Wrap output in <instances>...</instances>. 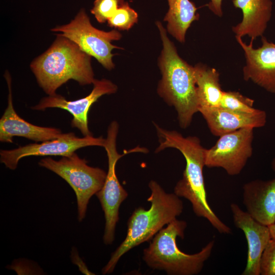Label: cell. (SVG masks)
<instances>
[{
	"label": "cell",
	"instance_id": "3957f363",
	"mask_svg": "<svg viewBox=\"0 0 275 275\" xmlns=\"http://www.w3.org/2000/svg\"><path fill=\"white\" fill-rule=\"evenodd\" d=\"M56 36L48 49L30 64L39 86L48 95H52L70 79L81 86L93 84L95 79L91 56L68 38Z\"/></svg>",
	"mask_w": 275,
	"mask_h": 275
},
{
	"label": "cell",
	"instance_id": "7a4b0ae2",
	"mask_svg": "<svg viewBox=\"0 0 275 275\" xmlns=\"http://www.w3.org/2000/svg\"><path fill=\"white\" fill-rule=\"evenodd\" d=\"M156 24L162 44L158 60L161 78L157 93L168 105L174 107L180 126L185 129L199 112L194 66L178 54L162 23L158 21Z\"/></svg>",
	"mask_w": 275,
	"mask_h": 275
},
{
	"label": "cell",
	"instance_id": "44dd1931",
	"mask_svg": "<svg viewBox=\"0 0 275 275\" xmlns=\"http://www.w3.org/2000/svg\"><path fill=\"white\" fill-rule=\"evenodd\" d=\"M138 21V14L127 2L120 7L107 21L111 28L122 31H128Z\"/></svg>",
	"mask_w": 275,
	"mask_h": 275
},
{
	"label": "cell",
	"instance_id": "7402d4cb",
	"mask_svg": "<svg viewBox=\"0 0 275 275\" xmlns=\"http://www.w3.org/2000/svg\"><path fill=\"white\" fill-rule=\"evenodd\" d=\"M124 0H95L91 12L99 23L107 21L124 4Z\"/></svg>",
	"mask_w": 275,
	"mask_h": 275
},
{
	"label": "cell",
	"instance_id": "8fae6325",
	"mask_svg": "<svg viewBox=\"0 0 275 275\" xmlns=\"http://www.w3.org/2000/svg\"><path fill=\"white\" fill-rule=\"evenodd\" d=\"M91 93L82 98L68 100L61 95L55 94L42 98L33 109L44 111L48 108H58L68 112L72 116L71 126L77 128L84 136L92 135L88 127V113L92 105L102 96L115 93L117 86L108 79H96Z\"/></svg>",
	"mask_w": 275,
	"mask_h": 275
},
{
	"label": "cell",
	"instance_id": "4fadbf2b",
	"mask_svg": "<svg viewBox=\"0 0 275 275\" xmlns=\"http://www.w3.org/2000/svg\"><path fill=\"white\" fill-rule=\"evenodd\" d=\"M230 209L235 226L243 232L248 243L246 264L241 274L260 275L261 258L271 239L269 228L257 222L237 204L231 203Z\"/></svg>",
	"mask_w": 275,
	"mask_h": 275
},
{
	"label": "cell",
	"instance_id": "7c38bea8",
	"mask_svg": "<svg viewBox=\"0 0 275 275\" xmlns=\"http://www.w3.org/2000/svg\"><path fill=\"white\" fill-rule=\"evenodd\" d=\"M243 49L246 60L243 67V79L251 80L267 92L275 94V44L262 36L261 46L253 47V41L246 44L235 37Z\"/></svg>",
	"mask_w": 275,
	"mask_h": 275
},
{
	"label": "cell",
	"instance_id": "603a6c76",
	"mask_svg": "<svg viewBox=\"0 0 275 275\" xmlns=\"http://www.w3.org/2000/svg\"><path fill=\"white\" fill-rule=\"evenodd\" d=\"M260 273L275 275V240L272 239L269 240L261 256Z\"/></svg>",
	"mask_w": 275,
	"mask_h": 275
},
{
	"label": "cell",
	"instance_id": "ffe728a7",
	"mask_svg": "<svg viewBox=\"0 0 275 275\" xmlns=\"http://www.w3.org/2000/svg\"><path fill=\"white\" fill-rule=\"evenodd\" d=\"M254 100L237 91H224L219 104L220 107L230 111L252 113L256 108L253 107Z\"/></svg>",
	"mask_w": 275,
	"mask_h": 275
},
{
	"label": "cell",
	"instance_id": "ac0fdd59",
	"mask_svg": "<svg viewBox=\"0 0 275 275\" xmlns=\"http://www.w3.org/2000/svg\"><path fill=\"white\" fill-rule=\"evenodd\" d=\"M167 1L169 10L163 18L167 22V32L180 43H184L187 30L194 21L200 18L198 9L190 0Z\"/></svg>",
	"mask_w": 275,
	"mask_h": 275
},
{
	"label": "cell",
	"instance_id": "5bb4252c",
	"mask_svg": "<svg viewBox=\"0 0 275 275\" xmlns=\"http://www.w3.org/2000/svg\"><path fill=\"white\" fill-rule=\"evenodd\" d=\"M4 76L7 82L9 94L7 107L0 119V141L12 143L13 137L20 136L36 142H42L62 135L63 133L60 129L32 124L17 114L13 104L11 79L8 71L5 72Z\"/></svg>",
	"mask_w": 275,
	"mask_h": 275
},
{
	"label": "cell",
	"instance_id": "e0dca14e",
	"mask_svg": "<svg viewBox=\"0 0 275 275\" xmlns=\"http://www.w3.org/2000/svg\"><path fill=\"white\" fill-rule=\"evenodd\" d=\"M234 6L241 10V22L232 26L235 37L248 36L251 41L263 36L270 19L272 10L271 0H232Z\"/></svg>",
	"mask_w": 275,
	"mask_h": 275
},
{
	"label": "cell",
	"instance_id": "2e32d148",
	"mask_svg": "<svg viewBox=\"0 0 275 275\" xmlns=\"http://www.w3.org/2000/svg\"><path fill=\"white\" fill-rule=\"evenodd\" d=\"M246 212L259 223L269 226L275 223V178L256 179L242 187Z\"/></svg>",
	"mask_w": 275,
	"mask_h": 275
},
{
	"label": "cell",
	"instance_id": "d6986e66",
	"mask_svg": "<svg viewBox=\"0 0 275 275\" xmlns=\"http://www.w3.org/2000/svg\"><path fill=\"white\" fill-rule=\"evenodd\" d=\"M198 100V110L204 107H219L224 91L217 70L198 63L194 66Z\"/></svg>",
	"mask_w": 275,
	"mask_h": 275
},
{
	"label": "cell",
	"instance_id": "9a60e30c",
	"mask_svg": "<svg viewBox=\"0 0 275 275\" xmlns=\"http://www.w3.org/2000/svg\"><path fill=\"white\" fill-rule=\"evenodd\" d=\"M211 133L217 136L238 129L260 128L266 123L265 111L257 109L252 113L238 112L220 107H204L199 109Z\"/></svg>",
	"mask_w": 275,
	"mask_h": 275
},
{
	"label": "cell",
	"instance_id": "5b68a950",
	"mask_svg": "<svg viewBox=\"0 0 275 275\" xmlns=\"http://www.w3.org/2000/svg\"><path fill=\"white\" fill-rule=\"evenodd\" d=\"M186 227L185 221L176 218L154 236L143 251V259L149 267L170 275H195L201 271L211 255L214 240L209 241L197 253H184L177 246L176 238H184Z\"/></svg>",
	"mask_w": 275,
	"mask_h": 275
},
{
	"label": "cell",
	"instance_id": "cb8c5ba5",
	"mask_svg": "<svg viewBox=\"0 0 275 275\" xmlns=\"http://www.w3.org/2000/svg\"><path fill=\"white\" fill-rule=\"evenodd\" d=\"M223 0H210L207 6L214 14L222 17L223 13L222 8Z\"/></svg>",
	"mask_w": 275,
	"mask_h": 275
},
{
	"label": "cell",
	"instance_id": "484cf974",
	"mask_svg": "<svg viewBox=\"0 0 275 275\" xmlns=\"http://www.w3.org/2000/svg\"><path fill=\"white\" fill-rule=\"evenodd\" d=\"M271 167L272 170L275 172V157L272 159L271 162Z\"/></svg>",
	"mask_w": 275,
	"mask_h": 275
},
{
	"label": "cell",
	"instance_id": "6da1fadb",
	"mask_svg": "<svg viewBox=\"0 0 275 275\" xmlns=\"http://www.w3.org/2000/svg\"><path fill=\"white\" fill-rule=\"evenodd\" d=\"M154 125L159 143L156 152L168 148H175L182 153L186 161L182 178L176 183L174 193L188 200L195 214L206 219L218 232L230 233L231 228L217 217L207 201L203 175L206 149L202 146L199 138L184 137L176 131L168 130Z\"/></svg>",
	"mask_w": 275,
	"mask_h": 275
},
{
	"label": "cell",
	"instance_id": "30bf717a",
	"mask_svg": "<svg viewBox=\"0 0 275 275\" xmlns=\"http://www.w3.org/2000/svg\"><path fill=\"white\" fill-rule=\"evenodd\" d=\"M105 139L92 135L83 138L76 136L73 132L63 133L60 137L45 141L41 143H34L11 150H1L0 161L8 169L14 170L19 160L30 156H69L77 150L87 147H104Z\"/></svg>",
	"mask_w": 275,
	"mask_h": 275
},
{
	"label": "cell",
	"instance_id": "ba28073f",
	"mask_svg": "<svg viewBox=\"0 0 275 275\" xmlns=\"http://www.w3.org/2000/svg\"><path fill=\"white\" fill-rule=\"evenodd\" d=\"M51 31L59 32L57 35L74 42L81 50L95 58L105 69L111 70L114 68V54L112 50L121 47L113 44L112 42L120 40L122 35L115 29L105 32L94 27L85 9H81L69 23L57 26Z\"/></svg>",
	"mask_w": 275,
	"mask_h": 275
},
{
	"label": "cell",
	"instance_id": "52a82bcc",
	"mask_svg": "<svg viewBox=\"0 0 275 275\" xmlns=\"http://www.w3.org/2000/svg\"><path fill=\"white\" fill-rule=\"evenodd\" d=\"M119 125L117 121H112L108 126L107 137L104 148L108 158V172L103 186L96 195L103 211L105 220L103 242L111 244L115 239L116 225L119 221V208L128 197L126 190L120 184L116 173V165L118 160L126 154L132 152H146V149L139 146L129 150H125L120 154L117 149L116 141Z\"/></svg>",
	"mask_w": 275,
	"mask_h": 275
},
{
	"label": "cell",
	"instance_id": "277c9868",
	"mask_svg": "<svg viewBox=\"0 0 275 275\" xmlns=\"http://www.w3.org/2000/svg\"><path fill=\"white\" fill-rule=\"evenodd\" d=\"M151 203L148 210L142 207L135 209L127 223L125 239L112 254L102 269L103 274L112 273L122 256L131 249L150 240L163 227L176 219L183 212V203L174 193H167L155 181L149 183Z\"/></svg>",
	"mask_w": 275,
	"mask_h": 275
},
{
	"label": "cell",
	"instance_id": "d4e9b609",
	"mask_svg": "<svg viewBox=\"0 0 275 275\" xmlns=\"http://www.w3.org/2000/svg\"><path fill=\"white\" fill-rule=\"evenodd\" d=\"M271 239L275 240V223L269 226Z\"/></svg>",
	"mask_w": 275,
	"mask_h": 275
},
{
	"label": "cell",
	"instance_id": "9c48e42d",
	"mask_svg": "<svg viewBox=\"0 0 275 275\" xmlns=\"http://www.w3.org/2000/svg\"><path fill=\"white\" fill-rule=\"evenodd\" d=\"M254 129L243 128L219 136L205 150V166L221 168L230 176L239 174L253 155Z\"/></svg>",
	"mask_w": 275,
	"mask_h": 275
},
{
	"label": "cell",
	"instance_id": "8992f818",
	"mask_svg": "<svg viewBox=\"0 0 275 275\" xmlns=\"http://www.w3.org/2000/svg\"><path fill=\"white\" fill-rule=\"evenodd\" d=\"M38 164L57 174L72 188L77 199L78 219L81 222L86 216L90 198L102 188L107 173L99 168L89 166L87 161L75 152L59 160L44 158Z\"/></svg>",
	"mask_w": 275,
	"mask_h": 275
}]
</instances>
